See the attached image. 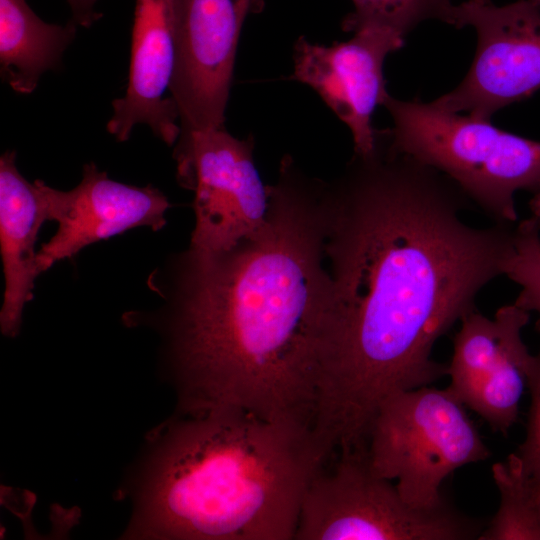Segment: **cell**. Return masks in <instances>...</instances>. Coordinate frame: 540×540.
<instances>
[{
    "label": "cell",
    "instance_id": "1",
    "mask_svg": "<svg viewBox=\"0 0 540 540\" xmlns=\"http://www.w3.org/2000/svg\"><path fill=\"white\" fill-rule=\"evenodd\" d=\"M470 206L451 179L384 137L331 185L335 331L317 420L333 436L365 437L387 397L447 375L435 343L476 310L513 249L515 226H471Z\"/></svg>",
    "mask_w": 540,
    "mask_h": 540
},
{
    "label": "cell",
    "instance_id": "2",
    "mask_svg": "<svg viewBox=\"0 0 540 540\" xmlns=\"http://www.w3.org/2000/svg\"><path fill=\"white\" fill-rule=\"evenodd\" d=\"M266 224L230 249L181 253L148 284L166 300L188 415L239 412L312 432L333 350L329 185L284 157Z\"/></svg>",
    "mask_w": 540,
    "mask_h": 540
},
{
    "label": "cell",
    "instance_id": "3",
    "mask_svg": "<svg viewBox=\"0 0 540 540\" xmlns=\"http://www.w3.org/2000/svg\"><path fill=\"white\" fill-rule=\"evenodd\" d=\"M325 463L311 432L239 412L189 415L157 449L133 534L293 540L305 489Z\"/></svg>",
    "mask_w": 540,
    "mask_h": 540
},
{
    "label": "cell",
    "instance_id": "4",
    "mask_svg": "<svg viewBox=\"0 0 540 540\" xmlns=\"http://www.w3.org/2000/svg\"><path fill=\"white\" fill-rule=\"evenodd\" d=\"M382 105L393 119L390 148L443 173L495 223L517 221V191L540 189V141L432 102L389 95Z\"/></svg>",
    "mask_w": 540,
    "mask_h": 540
},
{
    "label": "cell",
    "instance_id": "5",
    "mask_svg": "<svg viewBox=\"0 0 540 540\" xmlns=\"http://www.w3.org/2000/svg\"><path fill=\"white\" fill-rule=\"evenodd\" d=\"M465 408L448 388L430 385L387 397L368 437L370 467L378 476L396 480L410 505L442 506L446 477L491 455Z\"/></svg>",
    "mask_w": 540,
    "mask_h": 540
},
{
    "label": "cell",
    "instance_id": "6",
    "mask_svg": "<svg viewBox=\"0 0 540 540\" xmlns=\"http://www.w3.org/2000/svg\"><path fill=\"white\" fill-rule=\"evenodd\" d=\"M309 481L294 540H470L483 524L447 502L426 509L407 503L393 481L370 467L367 448L336 454ZM325 465V464H324Z\"/></svg>",
    "mask_w": 540,
    "mask_h": 540
},
{
    "label": "cell",
    "instance_id": "7",
    "mask_svg": "<svg viewBox=\"0 0 540 540\" xmlns=\"http://www.w3.org/2000/svg\"><path fill=\"white\" fill-rule=\"evenodd\" d=\"M253 151L252 135L238 139L224 126L180 132L173 152L177 181L194 193L189 248L224 251L266 224L269 188L262 183Z\"/></svg>",
    "mask_w": 540,
    "mask_h": 540
},
{
    "label": "cell",
    "instance_id": "8",
    "mask_svg": "<svg viewBox=\"0 0 540 540\" xmlns=\"http://www.w3.org/2000/svg\"><path fill=\"white\" fill-rule=\"evenodd\" d=\"M451 25L475 29L476 53L461 83L434 105L491 120L498 110L540 89V0L503 6L468 0L454 5Z\"/></svg>",
    "mask_w": 540,
    "mask_h": 540
},
{
    "label": "cell",
    "instance_id": "9",
    "mask_svg": "<svg viewBox=\"0 0 540 540\" xmlns=\"http://www.w3.org/2000/svg\"><path fill=\"white\" fill-rule=\"evenodd\" d=\"M174 68L169 87L180 132L224 126L240 32L261 0H172Z\"/></svg>",
    "mask_w": 540,
    "mask_h": 540
},
{
    "label": "cell",
    "instance_id": "10",
    "mask_svg": "<svg viewBox=\"0 0 540 540\" xmlns=\"http://www.w3.org/2000/svg\"><path fill=\"white\" fill-rule=\"evenodd\" d=\"M530 312L505 305L488 318L473 310L453 338L447 387L494 432L507 434L517 422L533 356L522 339Z\"/></svg>",
    "mask_w": 540,
    "mask_h": 540
},
{
    "label": "cell",
    "instance_id": "11",
    "mask_svg": "<svg viewBox=\"0 0 540 540\" xmlns=\"http://www.w3.org/2000/svg\"><path fill=\"white\" fill-rule=\"evenodd\" d=\"M48 221L58 224L55 234L37 251V272L71 258L95 242L137 227L161 230L171 207L152 185L138 187L109 178L90 162L83 166L80 183L63 191L37 179Z\"/></svg>",
    "mask_w": 540,
    "mask_h": 540
},
{
    "label": "cell",
    "instance_id": "12",
    "mask_svg": "<svg viewBox=\"0 0 540 540\" xmlns=\"http://www.w3.org/2000/svg\"><path fill=\"white\" fill-rule=\"evenodd\" d=\"M387 30L358 31L345 42L323 46L299 37L294 45L290 79L312 87L350 129L354 153L366 156L377 144L371 117L389 96L383 74L385 58L404 45Z\"/></svg>",
    "mask_w": 540,
    "mask_h": 540
},
{
    "label": "cell",
    "instance_id": "13",
    "mask_svg": "<svg viewBox=\"0 0 540 540\" xmlns=\"http://www.w3.org/2000/svg\"><path fill=\"white\" fill-rule=\"evenodd\" d=\"M174 68L172 0H136L131 39L129 81L123 97L112 102L108 132L129 139L137 124L149 126L159 139L176 143L179 114L169 90Z\"/></svg>",
    "mask_w": 540,
    "mask_h": 540
},
{
    "label": "cell",
    "instance_id": "14",
    "mask_svg": "<svg viewBox=\"0 0 540 540\" xmlns=\"http://www.w3.org/2000/svg\"><path fill=\"white\" fill-rule=\"evenodd\" d=\"M15 151L0 158V253L4 295L0 311L3 334L15 336L25 304L33 297L36 267L35 244L48 221L37 180L29 182L16 166Z\"/></svg>",
    "mask_w": 540,
    "mask_h": 540
},
{
    "label": "cell",
    "instance_id": "15",
    "mask_svg": "<svg viewBox=\"0 0 540 540\" xmlns=\"http://www.w3.org/2000/svg\"><path fill=\"white\" fill-rule=\"evenodd\" d=\"M77 24L44 22L25 0H0V73L15 92L32 93L40 77L58 68Z\"/></svg>",
    "mask_w": 540,
    "mask_h": 540
},
{
    "label": "cell",
    "instance_id": "16",
    "mask_svg": "<svg viewBox=\"0 0 540 540\" xmlns=\"http://www.w3.org/2000/svg\"><path fill=\"white\" fill-rule=\"evenodd\" d=\"M500 505L479 540H540L539 493L516 453L492 466Z\"/></svg>",
    "mask_w": 540,
    "mask_h": 540
},
{
    "label": "cell",
    "instance_id": "17",
    "mask_svg": "<svg viewBox=\"0 0 540 540\" xmlns=\"http://www.w3.org/2000/svg\"><path fill=\"white\" fill-rule=\"evenodd\" d=\"M354 10L342 21L346 32L381 29L406 37L420 23L439 20L451 25V0H352Z\"/></svg>",
    "mask_w": 540,
    "mask_h": 540
},
{
    "label": "cell",
    "instance_id": "18",
    "mask_svg": "<svg viewBox=\"0 0 540 540\" xmlns=\"http://www.w3.org/2000/svg\"><path fill=\"white\" fill-rule=\"evenodd\" d=\"M504 275L521 287L514 304L540 314V219L530 216L514 227L513 249Z\"/></svg>",
    "mask_w": 540,
    "mask_h": 540
},
{
    "label": "cell",
    "instance_id": "19",
    "mask_svg": "<svg viewBox=\"0 0 540 540\" xmlns=\"http://www.w3.org/2000/svg\"><path fill=\"white\" fill-rule=\"evenodd\" d=\"M535 329L540 335V318ZM527 388L530 391L531 403L526 436L515 453L521 460L525 474L540 493V349L533 356Z\"/></svg>",
    "mask_w": 540,
    "mask_h": 540
},
{
    "label": "cell",
    "instance_id": "20",
    "mask_svg": "<svg viewBox=\"0 0 540 540\" xmlns=\"http://www.w3.org/2000/svg\"><path fill=\"white\" fill-rule=\"evenodd\" d=\"M72 11V20L79 26L90 27L101 18L95 11L97 0H67Z\"/></svg>",
    "mask_w": 540,
    "mask_h": 540
},
{
    "label": "cell",
    "instance_id": "21",
    "mask_svg": "<svg viewBox=\"0 0 540 540\" xmlns=\"http://www.w3.org/2000/svg\"><path fill=\"white\" fill-rule=\"evenodd\" d=\"M529 208L531 215L540 219V189L533 193V196L529 201Z\"/></svg>",
    "mask_w": 540,
    "mask_h": 540
},
{
    "label": "cell",
    "instance_id": "22",
    "mask_svg": "<svg viewBox=\"0 0 540 540\" xmlns=\"http://www.w3.org/2000/svg\"><path fill=\"white\" fill-rule=\"evenodd\" d=\"M470 1L479 3V4H486V3L491 2L490 0H470Z\"/></svg>",
    "mask_w": 540,
    "mask_h": 540
},
{
    "label": "cell",
    "instance_id": "23",
    "mask_svg": "<svg viewBox=\"0 0 540 540\" xmlns=\"http://www.w3.org/2000/svg\"><path fill=\"white\" fill-rule=\"evenodd\" d=\"M539 512H540V493H539Z\"/></svg>",
    "mask_w": 540,
    "mask_h": 540
}]
</instances>
